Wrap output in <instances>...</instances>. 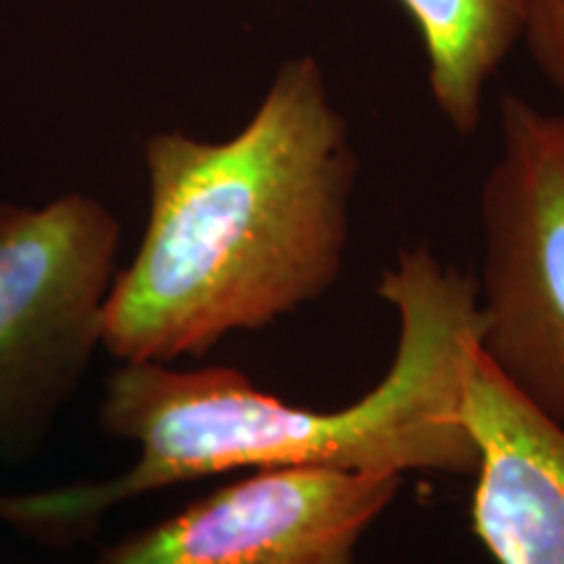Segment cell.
Listing matches in <instances>:
<instances>
[{
    "label": "cell",
    "instance_id": "6da1fadb",
    "mask_svg": "<svg viewBox=\"0 0 564 564\" xmlns=\"http://www.w3.org/2000/svg\"><path fill=\"white\" fill-rule=\"evenodd\" d=\"M377 293L398 316V343L384 377L352 403H291L230 366L118 364L102 390L100 426L137 444L131 468L100 484L3 497L0 518L63 544L89 535L116 505L236 470L474 478L465 377L478 352L476 278L419 243L394 257Z\"/></svg>",
    "mask_w": 564,
    "mask_h": 564
},
{
    "label": "cell",
    "instance_id": "7a4b0ae2",
    "mask_svg": "<svg viewBox=\"0 0 564 564\" xmlns=\"http://www.w3.org/2000/svg\"><path fill=\"white\" fill-rule=\"evenodd\" d=\"M144 167L147 225L102 316L121 364L202 358L340 282L361 165L314 55L282 63L230 139L152 133Z\"/></svg>",
    "mask_w": 564,
    "mask_h": 564
},
{
    "label": "cell",
    "instance_id": "3957f363",
    "mask_svg": "<svg viewBox=\"0 0 564 564\" xmlns=\"http://www.w3.org/2000/svg\"><path fill=\"white\" fill-rule=\"evenodd\" d=\"M121 225L87 194L0 204V457L45 442L102 348Z\"/></svg>",
    "mask_w": 564,
    "mask_h": 564
},
{
    "label": "cell",
    "instance_id": "277c9868",
    "mask_svg": "<svg viewBox=\"0 0 564 564\" xmlns=\"http://www.w3.org/2000/svg\"><path fill=\"white\" fill-rule=\"evenodd\" d=\"M478 194V352L564 434V112L502 95Z\"/></svg>",
    "mask_w": 564,
    "mask_h": 564
},
{
    "label": "cell",
    "instance_id": "5b68a950",
    "mask_svg": "<svg viewBox=\"0 0 564 564\" xmlns=\"http://www.w3.org/2000/svg\"><path fill=\"white\" fill-rule=\"evenodd\" d=\"M400 489V476L249 470L84 564H358Z\"/></svg>",
    "mask_w": 564,
    "mask_h": 564
},
{
    "label": "cell",
    "instance_id": "8992f818",
    "mask_svg": "<svg viewBox=\"0 0 564 564\" xmlns=\"http://www.w3.org/2000/svg\"><path fill=\"white\" fill-rule=\"evenodd\" d=\"M465 413L478 442L470 531L497 564H564V434L476 352Z\"/></svg>",
    "mask_w": 564,
    "mask_h": 564
},
{
    "label": "cell",
    "instance_id": "52a82bcc",
    "mask_svg": "<svg viewBox=\"0 0 564 564\" xmlns=\"http://www.w3.org/2000/svg\"><path fill=\"white\" fill-rule=\"evenodd\" d=\"M426 55L429 91L457 137L481 126L484 95L523 40L525 0H398Z\"/></svg>",
    "mask_w": 564,
    "mask_h": 564
},
{
    "label": "cell",
    "instance_id": "ba28073f",
    "mask_svg": "<svg viewBox=\"0 0 564 564\" xmlns=\"http://www.w3.org/2000/svg\"><path fill=\"white\" fill-rule=\"evenodd\" d=\"M528 53L564 102V0H525L523 40Z\"/></svg>",
    "mask_w": 564,
    "mask_h": 564
}]
</instances>
